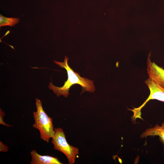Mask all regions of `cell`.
Instances as JSON below:
<instances>
[{
  "label": "cell",
  "instance_id": "obj_2",
  "mask_svg": "<svg viewBox=\"0 0 164 164\" xmlns=\"http://www.w3.org/2000/svg\"><path fill=\"white\" fill-rule=\"evenodd\" d=\"M36 111L33 112L34 123L32 127L39 131L41 139L48 143L55 133L53 119L43 110L41 101L36 98Z\"/></svg>",
  "mask_w": 164,
  "mask_h": 164
},
{
  "label": "cell",
  "instance_id": "obj_6",
  "mask_svg": "<svg viewBox=\"0 0 164 164\" xmlns=\"http://www.w3.org/2000/svg\"><path fill=\"white\" fill-rule=\"evenodd\" d=\"M32 160L30 164H62L57 158L48 155H41L35 150L30 152Z\"/></svg>",
  "mask_w": 164,
  "mask_h": 164
},
{
  "label": "cell",
  "instance_id": "obj_7",
  "mask_svg": "<svg viewBox=\"0 0 164 164\" xmlns=\"http://www.w3.org/2000/svg\"><path fill=\"white\" fill-rule=\"evenodd\" d=\"M159 136L164 147V122L160 126L157 124L153 128H147L141 135V138L148 136Z\"/></svg>",
  "mask_w": 164,
  "mask_h": 164
},
{
  "label": "cell",
  "instance_id": "obj_4",
  "mask_svg": "<svg viewBox=\"0 0 164 164\" xmlns=\"http://www.w3.org/2000/svg\"><path fill=\"white\" fill-rule=\"evenodd\" d=\"M145 83L149 89L150 92V94L144 103L139 107L136 108H134L132 109H129L133 113V115L132 117L133 121H135L137 118L142 119L141 117V110L149 100L155 99L164 102V89L163 88L149 77L145 81Z\"/></svg>",
  "mask_w": 164,
  "mask_h": 164
},
{
  "label": "cell",
  "instance_id": "obj_5",
  "mask_svg": "<svg viewBox=\"0 0 164 164\" xmlns=\"http://www.w3.org/2000/svg\"><path fill=\"white\" fill-rule=\"evenodd\" d=\"M151 54L150 53L149 54L147 58V70L148 76L149 78L164 89V69L151 61Z\"/></svg>",
  "mask_w": 164,
  "mask_h": 164
},
{
  "label": "cell",
  "instance_id": "obj_3",
  "mask_svg": "<svg viewBox=\"0 0 164 164\" xmlns=\"http://www.w3.org/2000/svg\"><path fill=\"white\" fill-rule=\"evenodd\" d=\"M54 130L55 133L51 141L54 149L64 154L69 164H74L76 156L79 153L78 149L68 143L62 128H54Z\"/></svg>",
  "mask_w": 164,
  "mask_h": 164
},
{
  "label": "cell",
  "instance_id": "obj_1",
  "mask_svg": "<svg viewBox=\"0 0 164 164\" xmlns=\"http://www.w3.org/2000/svg\"><path fill=\"white\" fill-rule=\"evenodd\" d=\"M69 58L66 56L63 62H59L55 61L54 62L61 68H65L67 71L68 78L61 87H57L54 85L51 82L50 83L49 88L52 90L57 97L62 95L67 97L69 95V89L73 85L78 84L82 87V91L80 94L85 91L94 92L95 88L93 83L94 81L80 76V73L74 71L68 63Z\"/></svg>",
  "mask_w": 164,
  "mask_h": 164
},
{
  "label": "cell",
  "instance_id": "obj_9",
  "mask_svg": "<svg viewBox=\"0 0 164 164\" xmlns=\"http://www.w3.org/2000/svg\"><path fill=\"white\" fill-rule=\"evenodd\" d=\"M5 114L1 109L0 110V124L7 127H13V126L7 124L4 121V117Z\"/></svg>",
  "mask_w": 164,
  "mask_h": 164
},
{
  "label": "cell",
  "instance_id": "obj_10",
  "mask_svg": "<svg viewBox=\"0 0 164 164\" xmlns=\"http://www.w3.org/2000/svg\"><path fill=\"white\" fill-rule=\"evenodd\" d=\"M9 150V147L6 145L4 144L1 141H0V152H7Z\"/></svg>",
  "mask_w": 164,
  "mask_h": 164
},
{
  "label": "cell",
  "instance_id": "obj_8",
  "mask_svg": "<svg viewBox=\"0 0 164 164\" xmlns=\"http://www.w3.org/2000/svg\"><path fill=\"white\" fill-rule=\"evenodd\" d=\"M19 21L18 18H7L0 14V26H10L12 27L16 24Z\"/></svg>",
  "mask_w": 164,
  "mask_h": 164
}]
</instances>
